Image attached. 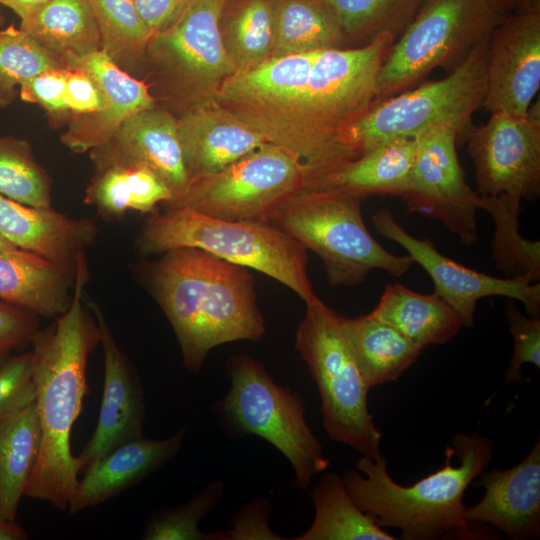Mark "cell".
<instances>
[{"mask_svg": "<svg viewBox=\"0 0 540 540\" xmlns=\"http://www.w3.org/2000/svg\"><path fill=\"white\" fill-rule=\"evenodd\" d=\"M395 38L378 35L355 48L317 52L309 78L261 135L299 165L307 186L357 158L349 127L377 103V78Z\"/></svg>", "mask_w": 540, "mask_h": 540, "instance_id": "cell-1", "label": "cell"}, {"mask_svg": "<svg viewBox=\"0 0 540 540\" xmlns=\"http://www.w3.org/2000/svg\"><path fill=\"white\" fill-rule=\"evenodd\" d=\"M86 270L82 260L68 309L50 327L38 330L31 342L41 447L24 496L48 502L58 510L68 508L79 480L70 435L88 392V357L99 343L97 322L82 302Z\"/></svg>", "mask_w": 540, "mask_h": 540, "instance_id": "cell-2", "label": "cell"}, {"mask_svg": "<svg viewBox=\"0 0 540 540\" xmlns=\"http://www.w3.org/2000/svg\"><path fill=\"white\" fill-rule=\"evenodd\" d=\"M150 288L178 339L183 363L199 372L209 352L258 341L265 323L248 268L198 248L168 250L147 269Z\"/></svg>", "mask_w": 540, "mask_h": 540, "instance_id": "cell-3", "label": "cell"}, {"mask_svg": "<svg viewBox=\"0 0 540 540\" xmlns=\"http://www.w3.org/2000/svg\"><path fill=\"white\" fill-rule=\"evenodd\" d=\"M494 453L490 438L457 433L445 448L444 466L410 486L395 482L384 456H362L348 470L344 486L365 513L382 528L401 531L405 540H437L450 535L481 536L476 523L466 519V489L486 469Z\"/></svg>", "mask_w": 540, "mask_h": 540, "instance_id": "cell-4", "label": "cell"}, {"mask_svg": "<svg viewBox=\"0 0 540 540\" xmlns=\"http://www.w3.org/2000/svg\"><path fill=\"white\" fill-rule=\"evenodd\" d=\"M138 247L144 255L198 248L264 273L305 302L317 296L306 272L307 249L271 222L230 221L188 207L166 205L164 211L146 219Z\"/></svg>", "mask_w": 540, "mask_h": 540, "instance_id": "cell-5", "label": "cell"}, {"mask_svg": "<svg viewBox=\"0 0 540 540\" xmlns=\"http://www.w3.org/2000/svg\"><path fill=\"white\" fill-rule=\"evenodd\" d=\"M361 200L335 187L308 186L290 197L270 222L321 258L331 287L357 285L374 269L403 275L413 259L377 242L364 223Z\"/></svg>", "mask_w": 540, "mask_h": 540, "instance_id": "cell-6", "label": "cell"}, {"mask_svg": "<svg viewBox=\"0 0 540 540\" xmlns=\"http://www.w3.org/2000/svg\"><path fill=\"white\" fill-rule=\"evenodd\" d=\"M305 303L294 346L317 385L322 425L333 441L376 459L381 456L382 434L369 411L370 388L346 335L344 316L318 296Z\"/></svg>", "mask_w": 540, "mask_h": 540, "instance_id": "cell-7", "label": "cell"}, {"mask_svg": "<svg viewBox=\"0 0 540 540\" xmlns=\"http://www.w3.org/2000/svg\"><path fill=\"white\" fill-rule=\"evenodd\" d=\"M226 372L231 386L214 410L233 433L256 435L279 450L295 473V488L307 489L330 461L309 427L302 397L277 384L263 364L249 355L229 359Z\"/></svg>", "mask_w": 540, "mask_h": 540, "instance_id": "cell-8", "label": "cell"}, {"mask_svg": "<svg viewBox=\"0 0 540 540\" xmlns=\"http://www.w3.org/2000/svg\"><path fill=\"white\" fill-rule=\"evenodd\" d=\"M488 40L476 45L445 78L379 101L352 124L347 136L360 155L441 127H452L467 138L473 114L483 107Z\"/></svg>", "mask_w": 540, "mask_h": 540, "instance_id": "cell-9", "label": "cell"}, {"mask_svg": "<svg viewBox=\"0 0 540 540\" xmlns=\"http://www.w3.org/2000/svg\"><path fill=\"white\" fill-rule=\"evenodd\" d=\"M503 17L489 0H429L384 59L377 102L403 92L436 67L451 72Z\"/></svg>", "mask_w": 540, "mask_h": 540, "instance_id": "cell-10", "label": "cell"}, {"mask_svg": "<svg viewBox=\"0 0 540 540\" xmlns=\"http://www.w3.org/2000/svg\"><path fill=\"white\" fill-rule=\"evenodd\" d=\"M228 1L187 0L172 22L149 41L145 60L183 112L215 100L223 81L235 72L221 30Z\"/></svg>", "mask_w": 540, "mask_h": 540, "instance_id": "cell-11", "label": "cell"}, {"mask_svg": "<svg viewBox=\"0 0 540 540\" xmlns=\"http://www.w3.org/2000/svg\"><path fill=\"white\" fill-rule=\"evenodd\" d=\"M306 186L296 161L279 146L266 143L215 174L190 180L165 204L224 220L270 222Z\"/></svg>", "mask_w": 540, "mask_h": 540, "instance_id": "cell-12", "label": "cell"}, {"mask_svg": "<svg viewBox=\"0 0 540 540\" xmlns=\"http://www.w3.org/2000/svg\"><path fill=\"white\" fill-rule=\"evenodd\" d=\"M479 196L512 195L536 200L540 195V108L526 116L491 113L467 135Z\"/></svg>", "mask_w": 540, "mask_h": 540, "instance_id": "cell-13", "label": "cell"}, {"mask_svg": "<svg viewBox=\"0 0 540 540\" xmlns=\"http://www.w3.org/2000/svg\"><path fill=\"white\" fill-rule=\"evenodd\" d=\"M452 127L432 130L418 139L410 184L403 200L409 213L441 221L466 246L479 237L476 224L479 195L466 182Z\"/></svg>", "mask_w": 540, "mask_h": 540, "instance_id": "cell-14", "label": "cell"}, {"mask_svg": "<svg viewBox=\"0 0 540 540\" xmlns=\"http://www.w3.org/2000/svg\"><path fill=\"white\" fill-rule=\"evenodd\" d=\"M372 220L380 235L399 244L414 263L429 274L434 293L457 312L463 326L473 327L477 301L490 296L518 300L528 316L539 318V282L533 283L526 278H499L468 268L440 253L432 240L412 236L386 208L375 212Z\"/></svg>", "mask_w": 540, "mask_h": 540, "instance_id": "cell-15", "label": "cell"}, {"mask_svg": "<svg viewBox=\"0 0 540 540\" xmlns=\"http://www.w3.org/2000/svg\"><path fill=\"white\" fill-rule=\"evenodd\" d=\"M540 87V8H518L492 31L483 108L526 116Z\"/></svg>", "mask_w": 540, "mask_h": 540, "instance_id": "cell-16", "label": "cell"}, {"mask_svg": "<svg viewBox=\"0 0 540 540\" xmlns=\"http://www.w3.org/2000/svg\"><path fill=\"white\" fill-rule=\"evenodd\" d=\"M104 355V386L93 435L77 456L80 473L117 446L143 436L145 404L140 377L116 343L100 307L90 302Z\"/></svg>", "mask_w": 540, "mask_h": 540, "instance_id": "cell-17", "label": "cell"}, {"mask_svg": "<svg viewBox=\"0 0 540 540\" xmlns=\"http://www.w3.org/2000/svg\"><path fill=\"white\" fill-rule=\"evenodd\" d=\"M90 152L96 169L119 163L148 168L170 188L172 199L186 189L190 180L178 120L156 106L129 117L105 145Z\"/></svg>", "mask_w": 540, "mask_h": 540, "instance_id": "cell-18", "label": "cell"}, {"mask_svg": "<svg viewBox=\"0 0 540 540\" xmlns=\"http://www.w3.org/2000/svg\"><path fill=\"white\" fill-rule=\"evenodd\" d=\"M68 68H78L97 84L104 97V111L72 118L60 136L63 145L75 153L105 145L132 115L155 106L149 86L121 69L102 50L71 60Z\"/></svg>", "mask_w": 540, "mask_h": 540, "instance_id": "cell-19", "label": "cell"}, {"mask_svg": "<svg viewBox=\"0 0 540 540\" xmlns=\"http://www.w3.org/2000/svg\"><path fill=\"white\" fill-rule=\"evenodd\" d=\"M476 486L482 499L466 508L472 523L490 524L511 540L538 539L540 535V440L515 466L483 470Z\"/></svg>", "mask_w": 540, "mask_h": 540, "instance_id": "cell-20", "label": "cell"}, {"mask_svg": "<svg viewBox=\"0 0 540 540\" xmlns=\"http://www.w3.org/2000/svg\"><path fill=\"white\" fill-rule=\"evenodd\" d=\"M317 52L273 57L234 72L223 81L215 100L260 134L306 84Z\"/></svg>", "mask_w": 540, "mask_h": 540, "instance_id": "cell-21", "label": "cell"}, {"mask_svg": "<svg viewBox=\"0 0 540 540\" xmlns=\"http://www.w3.org/2000/svg\"><path fill=\"white\" fill-rule=\"evenodd\" d=\"M177 120L190 180L215 174L269 143L216 100L187 109Z\"/></svg>", "mask_w": 540, "mask_h": 540, "instance_id": "cell-22", "label": "cell"}, {"mask_svg": "<svg viewBox=\"0 0 540 540\" xmlns=\"http://www.w3.org/2000/svg\"><path fill=\"white\" fill-rule=\"evenodd\" d=\"M0 234L17 248L76 273L97 234L90 219H75L51 207H34L0 194Z\"/></svg>", "mask_w": 540, "mask_h": 540, "instance_id": "cell-23", "label": "cell"}, {"mask_svg": "<svg viewBox=\"0 0 540 540\" xmlns=\"http://www.w3.org/2000/svg\"><path fill=\"white\" fill-rule=\"evenodd\" d=\"M187 426L174 435L161 439L144 436L129 440L90 465L78 480L68 505L76 514L103 504L142 481L179 452Z\"/></svg>", "mask_w": 540, "mask_h": 540, "instance_id": "cell-24", "label": "cell"}, {"mask_svg": "<svg viewBox=\"0 0 540 540\" xmlns=\"http://www.w3.org/2000/svg\"><path fill=\"white\" fill-rule=\"evenodd\" d=\"M75 275L20 248L0 253V299L36 315L60 316L71 303Z\"/></svg>", "mask_w": 540, "mask_h": 540, "instance_id": "cell-25", "label": "cell"}, {"mask_svg": "<svg viewBox=\"0 0 540 540\" xmlns=\"http://www.w3.org/2000/svg\"><path fill=\"white\" fill-rule=\"evenodd\" d=\"M370 313L422 350L448 342L463 326L457 312L437 294L418 293L400 283L387 284Z\"/></svg>", "mask_w": 540, "mask_h": 540, "instance_id": "cell-26", "label": "cell"}, {"mask_svg": "<svg viewBox=\"0 0 540 540\" xmlns=\"http://www.w3.org/2000/svg\"><path fill=\"white\" fill-rule=\"evenodd\" d=\"M418 139L378 145L331 173L316 186L335 187L361 199L370 195L403 198L410 184Z\"/></svg>", "mask_w": 540, "mask_h": 540, "instance_id": "cell-27", "label": "cell"}, {"mask_svg": "<svg viewBox=\"0 0 540 540\" xmlns=\"http://www.w3.org/2000/svg\"><path fill=\"white\" fill-rule=\"evenodd\" d=\"M343 324L369 388L396 381L423 351L371 313L356 318L343 317Z\"/></svg>", "mask_w": 540, "mask_h": 540, "instance_id": "cell-28", "label": "cell"}, {"mask_svg": "<svg viewBox=\"0 0 540 540\" xmlns=\"http://www.w3.org/2000/svg\"><path fill=\"white\" fill-rule=\"evenodd\" d=\"M41 447L35 400L0 422V514L15 520Z\"/></svg>", "mask_w": 540, "mask_h": 540, "instance_id": "cell-29", "label": "cell"}, {"mask_svg": "<svg viewBox=\"0 0 540 540\" xmlns=\"http://www.w3.org/2000/svg\"><path fill=\"white\" fill-rule=\"evenodd\" d=\"M271 57L327 48H344L348 40L324 0H272Z\"/></svg>", "mask_w": 540, "mask_h": 540, "instance_id": "cell-30", "label": "cell"}, {"mask_svg": "<svg viewBox=\"0 0 540 540\" xmlns=\"http://www.w3.org/2000/svg\"><path fill=\"white\" fill-rule=\"evenodd\" d=\"M20 28L61 59L71 60L100 50V34L89 0H51Z\"/></svg>", "mask_w": 540, "mask_h": 540, "instance_id": "cell-31", "label": "cell"}, {"mask_svg": "<svg viewBox=\"0 0 540 540\" xmlns=\"http://www.w3.org/2000/svg\"><path fill=\"white\" fill-rule=\"evenodd\" d=\"M310 498L315 507L313 522L294 540L396 539L356 505L342 478L335 473H323L313 487Z\"/></svg>", "mask_w": 540, "mask_h": 540, "instance_id": "cell-32", "label": "cell"}, {"mask_svg": "<svg viewBox=\"0 0 540 540\" xmlns=\"http://www.w3.org/2000/svg\"><path fill=\"white\" fill-rule=\"evenodd\" d=\"M85 202L111 216L128 210L152 212L173 198L170 188L151 170L132 164H112L96 169Z\"/></svg>", "mask_w": 540, "mask_h": 540, "instance_id": "cell-33", "label": "cell"}, {"mask_svg": "<svg viewBox=\"0 0 540 540\" xmlns=\"http://www.w3.org/2000/svg\"><path fill=\"white\" fill-rule=\"evenodd\" d=\"M522 199L512 195L479 196L478 209L493 218L495 230L491 243L496 268L505 278L540 279V242L530 241L519 233Z\"/></svg>", "mask_w": 540, "mask_h": 540, "instance_id": "cell-34", "label": "cell"}, {"mask_svg": "<svg viewBox=\"0 0 540 540\" xmlns=\"http://www.w3.org/2000/svg\"><path fill=\"white\" fill-rule=\"evenodd\" d=\"M221 30L235 72L265 62L272 50V0H229Z\"/></svg>", "mask_w": 540, "mask_h": 540, "instance_id": "cell-35", "label": "cell"}, {"mask_svg": "<svg viewBox=\"0 0 540 540\" xmlns=\"http://www.w3.org/2000/svg\"><path fill=\"white\" fill-rule=\"evenodd\" d=\"M100 34L102 50L131 74L145 60L151 32L132 0H89Z\"/></svg>", "mask_w": 540, "mask_h": 540, "instance_id": "cell-36", "label": "cell"}, {"mask_svg": "<svg viewBox=\"0 0 540 540\" xmlns=\"http://www.w3.org/2000/svg\"><path fill=\"white\" fill-rule=\"evenodd\" d=\"M334 12L347 39L365 44L378 35L395 41L429 0H324Z\"/></svg>", "mask_w": 540, "mask_h": 540, "instance_id": "cell-37", "label": "cell"}, {"mask_svg": "<svg viewBox=\"0 0 540 540\" xmlns=\"http://www.w3.org/2000/svg\"><path fill=\"white\" fill-rule=\"evenodd\" d=\"M67 68L64 62L13 24L0 28V108L17 97V88L28 79L51 69Z\"/></svg>", "mask_w": 540, "mask_h": 540, "instance_id": "cell-38", "label": "cell"}, {"mask_svg": "<svg viewBox=\"0 0 540 540\" xmlns=\"http://www.w3.org/2000/svg\"><path fill=\"white\" fill-rule=\"evenodd\" d=\"M0 194L34 207H51V181L30 144L0 135Z\"/></svg>", "mask_w": 540, "mask_h": 540, "instance_id": "cell-39", "label": "cell"}, {"mask_svg": "<svg viewBox=\"0 0 540 540\" xmlns=\"http://www.w3.org/2000/svg\"><path fill=\"white\" fill-rule=\"evenodd\" d=\"M224 493L222 481L208 483L187 502L155 513L142 533L145 540H225L223 532L206 533L200 522L213 510Z\"/></svg>", "mask_w": 540, "mask_h": 540, "instance_id": "cell-40", "label": "cell"}, {"mask_svg": "<svg viewBox=\"0 0 540 540\" xmlns=\"http://www.w3.org/2000/svg\"><path fill=\"white\" fill-rule=\"evenodd\" d=\"M510 333L513 337V354L505 373V385L523 382L521 367L530 363L540 367V319L525 316L513 299L505 304Z\"/></svg>", "mask_w": 540, "mask_h": 540, "instance_id": "cell-41", "label": "cell"}, {"mask_svg": "<svg viewBox=\"0 0 540 540\" xmlns=\"http://www.w3.org/2000/svg\"><path fill=\"white\" fill-rule=\"evenodd\" d=\"M66 69L44 71L28 79L19 87L21 99L41 106L53 127L68 124L72 117L66 102Z\"/></svg>", "mask_w": 540, "mask_h": 540, "instance_id": "cell-42", "label": "cell"}, {"mask_svg": "<svg viewBox=\"0 0 540 540\" xmlns=\"http://www.w3.org/2000/svg\"><path fill=\"white\" fill-rule=\"evenodd\" d=\"M33 400L32 351L7 357L0 364V422Z\"/></svg>", "mask_w": 540, "mask_h": 540, "instance_id": "cell-43", "label": "cell"}, {"mask_svg": "<svg viewBox=\"0 0 540 540\" xmlns=\"http://www.w3.org/2000/svg\"><path fill=\"white\" fill-rule=\"evenodd\" d=\"M271 504L265 497H257L244 504L232 517V528L224 531L225 540H282L269 525Z\"/></svg>", "mask_w": 540, "mask_h": 540, "instance_id": "cell-44", "label": "cell"}, {"mask_svg": "<svg viewBox=\"0 0 540 540\" xmlns=\"http://www.w3.org/2000/svg\"><path fill=\"white\" fill-rule=\"evenodd\" d=\"M65 93L71 119L104 111V97L100 89L81 69H66Z\"/></svg>", "mask_w": 540, "mask_h": 540, "instance_id": "cell-45", "label": "cell"}, {"mask_svg": "<svg viewBox=\"0 0 540 540\" xmlns=\"http://www.w3.org/2000/svg\"><path fill=\"white\" fill-rule=\"evenodd\" d=\"M37 332L35 313L0 299V349L11 351L32 342Z\"/></svg>", "mask_w": 540, "mask_h": 540, "instance_id": "cell-46", "label": "cell"}, {"mask_svg": "<svg viewBox=\"0 0 540 540\" xmlns=\"http://www.w3.org/2000/svg\"><path fill=\"white\" fill-rule=\"evenodd\" d=\"M187 0H132L152 36L166 28Z\"/></svg>", "mask_w": 540, "mask_h": 540, "instance_id": "cell-47", "label": "cell"}, {"mask_svg": "<svg viewBox=\"0 0 540 540\" xmlns=\"http://www.w3.org/2000/svg\"><path fill=\"white\" fill-rule=\"evenodd\" d=\"M51 0H4L3 5L11 9L24 21L42 9Z\"/></svg>", "mask_w": 540, "mask_h": 540, "instance_id": "cell-48", "label": "cell"}, {"mask_svg": "<svg viewBox=\"0 0 540 540\" xmlns=\"http://www.w3.org/2000/svg\"><path fill=\"white\" fill-rule=\"evenodd\" d=\"M28 536L24 529L0 514V540H25Z\"/></svg>", "mask_w": 540, "mask_h": 540, "instance_id": "cell-49", "label": "cell"}, {"mask_svg": "<svg viewBox=\"0 0 540 540\" xmlns=\"http://www.w3.org/2000/svg\"><path fill=\"white\" fill-rule=\"evenodd\" d=\"M498 13L505 16L512 10L518 9L523 0H489Z\"/></svg>", "mask_w": 540, "mask_h": 540, "instance_id": "cell-50", "label": "cell"}, {"mask_svg": "<svg viewBox=\"0 0 540 540\" xmlns=\"http://www.w3.org/2000/svg\"><path fill=\"white\" fill-rule=\"evenodd\" d=\"M17 247L14 246L12 243H10L7 239H5L0 234V253H4L13 249H16Z\"/></svg>", "mask_w": 540, "mask_h": 540, "instance_id": "cell-51", "label": "cell"}, {"mask_svg": "<svg viewBox=\"0 0 540 540\" xmlns=\"http://www.w3.org/2000/svg\"><path fill=\"white\" fill-rule=\"evenodd\" d=\"M9 352V350L0 349V364H2L4 360L8 357Z\"/></svg>", "mask_w": 540, "mask_h": 540, "instance_id": "cell-52", "label": "cell"}, {"mask_svg": "<svg viewBox=\"0 0 540 540\" xmlns=\"http://www.w3.org/2000/svg\"><path fill=\"white\" fill-rule=\"evenodd\" d=\"M1 6V5H0ZM5 23V16L4 14L2 13L1 11V8H0V28H2L3 24Z\"/></svg>", "mask_w": 540, "mask_h": 540, "instance_id": "cell-53", "label": "cell"}, {"mask_svg": "<svg viewBox=\"0 0 540 540\" xmlns=\"http://www.w3.org/2000/svg\"><path fill=\"white\" fill-rule=\"evenodd\" d=\"M4 0H0V5H3Z\"/></svg>", "mask_w": 540, "mask_h": 540, "instance_id": "cell-54", "label": "cell"}]
</instances>
